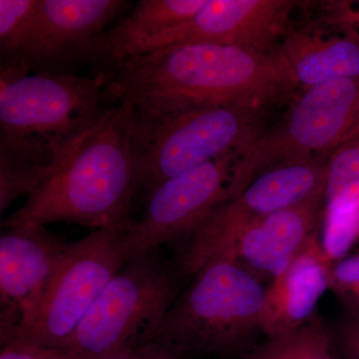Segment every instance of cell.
I'll return each mask as SVG.
<instances>
[{
  "label": "cell",
  "instance_id": "484cf974",
  "mask_svg": "<svg viewBox=\"0 0 359 359\" xmlns=\"http://www.w3.org/2000/svg\"><path fill=\"white\" fill-rule=\"evenodd\" d=\"M0 359H39L29 353H26L15 347H2L1 358Z\"/></svg>",
  "mask_w": 359,
  "mask_h": 359
},
{
  "label": "cell",
  "instance_id": "277c9868",
  "mask_svg": "<svg viewBox=\"0 0 359 359\" xmlns=\"http://www.w3.org/2000/svg\"><path fill=\"white\" fill-rule=\"evenodd\" d=\"M266 110L245 104L204 106L154 121H133L138 190L147 192L209 161L237 157L264 131Z\"/></svg>",
  "mask_w": 359,
  "mask_h": 359
},
{
  "label": "cell",
  "instance_id": "7a4b0ae2",
  "mask_svg": "<svg viewBox=\"0 0 359 359\" xmlns=\"http://www.w3.org/2000/svg\"><path fill=\"white\" fill-rule=\"evenodd\" d=\"M137 190L133 119L128 106L116 104L65 149L50 175L2 219L1 228L55 223L127 228L133 223Z\"/></svg>",
  "mask_w": 359,
  "mask_h": 359
},
{
  "label": "cell",
  "instance_id": "52a82bcc",
  "mask_svg": "<svg viewBox=\"0 0 359 359\" xmlns=\"http://www.w3.org/2000/svg\"><path fill=\"white\" fill-rule=\"evenodd\" d=\"M127 228L99 229L67 244L32 325L8 346L39 359L63 348L113 276L128 262L124 252Z\"/></svg>",
  "mask_w": 359,
  "mask_h": 359
},
{
  "label": "cell",
  "instance_id": "9a60e30c",
  "mask_svg": "<svg viewBox=\"0 0 359 359\" xmlns=\"http://www.w3.org/2000/svg\"><path fill=\"white\" fill-rule=\"evenodd\" d=\"M332 264L318 230L282 275L266 285L262 314L266 339L295 332L318 314V302L330 290Z\"/></svg>",
  "mask_w": 359,
  "mask_h": 359
},
{
  "label": "cell",
  "instance_id": "44dd1931",
  "mask_svg": "<svg viewBox=\"0 0 359 359\" xmlns=\"http://www.w3.org/2000/svg\"><path fill=\"white\" fill-rule=\"evenodd\" d=\"M39 0H0V60L15 57L32 36Z\"/></svg>",
  "mask_w": 359,
  "mask_h": 359
},
{
  "label": "cell",
  "instance_id": "30bf717a",
  "mask_svg": "<svg viewBox=\"0 0 359 359\" xmlns=\"http://www.w3.org/2000/svg\"><path fill=\"white\" fill-rule=\"evenodd\" d=\"M235 159V156H226L209 161L147 191L143 216L125 231L127 259L151 254L170 243H185L229 200Z\"/></svg>",
  "mask_w": 359,
  "mask_h": 359
},
{
  "label": "cell",
  "instance_id": "8992f818",
  "mask_svg": "<svg viewBox=\"0 0 359 359\" xmlns=\"http://www.w3.org/2000/svg\"><path fill=\"white\" fill-rule=\"evenodd\" d=\"M359 124V77L304 90L278 126L262 132L233 161L229 200L271 168L330 156Z\"/></svg>",
  "mask_w": 359,
  "mask_h": 359
},
{
  "label": "cell",
  "instance_id": "d6986e66",
  "mask_svg": "<svg viewBox=\"0 0 359 359\" xmlns=\"http://www.w3.org/2000/svg\"><path fill=\"white\" fill-rule=\"evenodd\" d=\"M242 359H337L327 323L316 316L295 332L256 344Z\"/></svg>",
  "mask_w": 359,
  "mask_h": 359
},
{
  "label": "cell",
  "instance_id": "9c48e42d",
  "mask_svg": "<svg viewBox=\"0 0 359 359\" xmlns=\"http://www.w3.org/2000/svg\"><path fill=\"white\" fill-rule=\"evenodd\" d=\"M327 156L283 163L259 175L240 195L219 205L184 243L176 269L194 276L255 222L325 194Z\"/></svg>",
  "mask_w": 359,
  "mask_h": 359
},
{
  "label": "cell",
  "instance_id": "ffe728a7",
  "mask_svg": "<svg viewBox=\"0 0 359 359\" xmlns=\"http://www.w3.org/2000/svg\"><path fill=\"white\" fill-rule=\"evenodd\" d=\"M359 211V142L340 146L328 156L325 214Z\"/></svg>",
  "mask_w": 359,
  "mask_h": 359
},
{
  "label": "cell",
  "instance_id": "6da1fadb",
  "mask_svg": "<svg viewBox=\"0 0 359 359\" xmlns=\"http://www.w3.org/2000/svg\"><path fill=\"white\" fill-rule=\"evenodd\" d=\"M297 87L278 51L198 42L127 59L105 77L104 91L145 123L204 106L269 108Z\"/></svg>",
  "mask_w": 359,
  "mask_h": 359
},
{
  "label": "cell",
  "instance_id": "7c38bea8",
  "mask_svg": "<svg viewBox=\"0 0 359 359\" xmlns=\"http://www.w3.org/2000/svg\"><path fill=\"white\" fill-rule=\"evenodd\" d=\"M294 0H208L190 20L159 33L141 45L151 53L175 45L221 43L276 53L292 27Z\"/></svg>",
  "mask_w": 359,
  "mask_h": 359
},
{
  "label": "cell",
  "instance_id": "4fadbf2b",
  "mask_svg": "<svg viewBox=\"0 0 359 359\" xmlns=\"http://www.w3.org/2000/svg\"><path fill=\"white\" fill-rule=\"evenodd\" d=\"M130 4L125 0H39L32 36L23 50L9 59L21 61L33 73H71L73 66L89 63L99 35Z\"/></svg>",
  "mask_w": 359,
  "mask_h": 359
},
{
  "label": "cell",
  "instance_id": "cb8c5ba5",
  "mask_svg": "<svg viewBox=\"0 0 359 359\" xmlns=\"http://www.w3.org/2000/svg\"><path fill=\"white\" fill-rule=\"evenodd\" d=\"M323 8L328 27L359 42V1L325 2Z\"/></svg>",
  "mask_w": 359,
  "mask_h": 359
},
{
  "label": "cell",
  "instance_id": "ba28073f",
  "mask_svg": "<svg viewBox=\"0 0 359 359\" xmlns=\"http://www.w3.org/2000/svg\"><path fill=\"white\" fill-rule=\"evenodd\" d=\"M105 78L35 72L0 80V134L63 152L102 117Z\"/></svg>",
  "mask_w": 359,
  "mask_h": 359
},
{
  "label": "cell",
  "instance_id": "d4e9b609",
  "mask_svg": "<svg viewBox=\"0 0 359 359\" xmlns=\"http://www.w3.org/2000/svg\"><path fill=\"white\" fill-rule=\"evenodd\" d=\"M103 359H185L171 347L150 340L141 342Z\"/></svg>",
  "mask_w": 359,
  "mask_h": 359
},
{
  "label": "cell",
  "instance_id": "e0dca14e",
  "mask_svg": "<svg viewBox=\"0 0 359 359\" xmlns=\"http://www.w3.org/2000/svg\"><path fill=\"white\" fill-rule=\"evenodd\" d=\"M278 53L297 87L359 77V42L337 32L323 36L316 28H290Z\"/></svg>",
  "mask_w": 359,
  "mask_h": 359
},
{
  "label": "cell",
  "instance_id": "5bb4252c",
  "mask_svg": "<svg viewBox=\"0 0 359 359\" xmlns=\"http://www.w3.org/2000/svg\"><path fill=\"white\" fill-rule=\"evenodd\" d=\"M323 211L325 194L273 212L250 224L215 256L231 257L269 285L282 275L320 230Z\"/></svg>",
  "mask_w": 359,
  "mask_h": 359
},
{
  "label": "cell",
  "instance_id": "4316f807",
  "mask_svg": "<svg viewBox=\"0 0 359 359\" xmlns=\"http://www.w3.org/2000/svg\"><path fill=\"white\" fill-rule=\"evenodd\" d=\"M353 142H359V124L356 125V126L347 134V136L344 138V140L342 141V143L340 144V146L347 143H353Z\"/></svg>",
  "mask_w": 359,
  "mask_h": 359
},
{
  "label": "cell",
  "instance_id": "3957f363",
  "mask_svg": "<svg viewBox=\"0 0 359 359\" xmlns=\"http://www.w3.org/2000/svg\"><path fill=\"white\" fill-rule=\"evenodd\" d=\"M266 287L231 257H211L168 309L147 341L185 359L243 358L262 332Z\"/></svg>",
  "mask_w": 359,
  "mask_h": 359
},
{
  "label": "cell",
  "instance_id": "ac0fdd59",
  "mask_svg": "<svg viewBox=\"0 0 359 359\" xmlns=\"http://www.w3.org/2000/svg\"><path fill=\"white\" fill-rule=\"evenodd\" d=\"M63 152L41 142L0 134V214L21 196L32 195Z\"/></svg>",
  "mask_w": 359,
  "mask_h": 359
},
{
  "label": "cell",
  "instance_id": "83f0119b",
  "mask_svg": "<svg viewBox=\"0 0 359 359\" xmlns=\"http://www.w3.org/2000/svg\"><path fill=\"white\" fill-rule=\"evenodd\" d=\"M358 244H359V240H358Z\"/></svg>",
  "mask_w": 359,
  "mask_h": 359
},
{
  "label": "cell",
  "instance_id": "2e32d148",
  "mask_svg": "<svg viewBox=\"0 0 359 359\" xmlns=\"http://www.w3.org/2000/svg\"><path fill=\"white\" fill-rule=\"evenodd\" d=\"M208 0H141L131 13L99 35L90 65L104 78L127 59L145 40L190 20Z\"/></svg>",
  "mask_w": 359,
  "mask_h": 359
},
{
  "label": "cell",
  "instance_id": "5b68a950",
  "mask_svg": "<svg viewBox=\"0 0 359 359\" xmlns=\"http://www.w3.org/2000/svg\"><path fill=\"white\" fill-rule=\"evenodd\" d=\"M179 278L155 252L129 259L67 344L44 359H103L147 341L176 299Z\"/></svg>",
  "mask_w": 359,
  "mask_h": 359
},
{
  "label": "cell",
  "instance_id": "f1b7e54d",
  "mask_svg": "<svg viewBox=\"0 0 359 359\" xmlns=\"http://www.w3.org/2000/svg\"><path fill=\"white\" fill-rule=\"evenodd\" d=\"M358 250H359V249H358Z\"/></svg>",
  "mask_w": 359,
  "mask_h": 359
},
{
  "label": "cell",
  "instance_id": "7402d4cb",
  "mask_svg": "<svg viewBox=\"0 0 359 359\" xmlns=\"http://www.w3.org/2000/svg\"><path fill=\"white\" fill-rule=\"evenodd\" d=\"M330 290L346 309L359 311V250L334 262L330 266Z\"/></svg>",
  "mask_w": 359,
  "mask_h": 359
},
{
  "label": "cell",
  "instance_id": "603a6c76",
  "mask_svg": "<svg viewBox=\"0 0 359 359\" xmlns=\"http://www.w3.org/2000/svg\"><path fill=\"white\" fill-rule=\"evenodd\" d=\"M327 325L337 359H359V311L346 309Z\"/></svg>",
  "mask_w": 359,
  "mask_h": 359
},
{
  "label": "cell",
  "instance_id": "8fae6325",
  "mask_svg": "<svg viewBox=\"0 0 359 359\" xmlns=\"http://www.w3.org/2000/svg\"><path fill=\"white\" fill-rule=\"evenodd\" d=\"M67 244L44 226L25 224L0 236L1 346L32 325Z\"/></svg>",
  "mask_w": 359,
  "mask_h": 359
}]
</instances>
